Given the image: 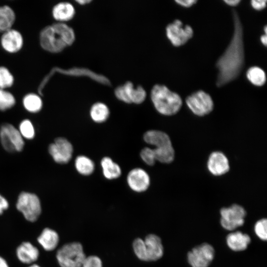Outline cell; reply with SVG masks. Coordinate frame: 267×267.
<instances>
[{"label": "cell", "mask_w": 267, "mask_h": 267, "mask_svg": "<svg viewBox=\"0 0 267 267\" xmlns=\"http://www.w3.org/2000/svg\"><path fill=\"white\" fill-rule=\"evenodd\" d=\"M147 261L160 259L164 254V248L160 238L154 234L146 236L144 240Z\"/></svg>", "instance_id": "e0dca14e"}, {"label": "cell", "mask_w": 267, "mask_h": 267, "mask_svg": "<svg viewBox=\"0 0 267 267\" xmlns=\"http://www.w3.org/2000/svg\"><path fill=\"white\" fill-rule=\"evenodd\" d=\"M197 0H176L175 2L181 6L189 7L197 2Z\"/></svg>", "instance_id": "74e56055"}, {"label": "cell", "mask_w": 267, "mask_h": 267, "mask_svg": "<svg viewBox=\"0 0 267 267\" xmlns=\"http://www.w3.org/2000/svg\"><path fill=\"white\" fill-rule=\"evenodd\" d=\"M234 31L231 41L216 62L218 69L216 86L222 87L235 80L241 72L245 62L243 27L239 15L232 10Z\"/></svg>", "instance_id": "6da1fadb"}, {"label": "cell", "mask_w": 267, "mask_h": 267, "mask_svg": "<svg viewBox=\"0 0 267 267\" xmlns=\"http://www.w3.org/2000/svg\"><path fill=\"white\" fill-rule=\"evenodd\" d=\"M185 103L191 111L199 117L209 114L214 108V102L211 96L202 90L188 96L185 99Z\"/></svg>", "instance_id": "8992f818"}, {"label": "cell", "mask_w": 267, "mask_h": 267, "mask_svg": "<svg viewBox=\"0 0 267 267\" xmlns=\"http://www.w3.org/2000/svg\"><path fill=\"white\" fill-rule=\"evenodd\" d=\"M150 98L156 110L166 116L177 114L182 105L179 95L163 85L156 84L152 87Z\"/></svg>", "instance_id": "3957f363"}, {"label": "cell", "mask_w": 267, "mask_h": 267, "mask_svg": "<svg viewBox=\"0 0 267 267\" xmlns=\"http://www.w3.org/2000/svg\"><path fill=\"white\" fill-rule=\"evenodd\" d=\"M23 103L27 110L33 113L39 111L43 105L40 96L35 93H29L25 95L23 100Z\"/></svg>", "instance_id": "f1b7e54d"}, {"label": "cell", "mask_w": 267, "mask_h": 267, "mask_svg": "<svg viewBox=\"0 0 267 267\" xmlns=\"http://www.w3.org/2000/svg\"><path fill=\"white\" fill-rule=\"evenodd\" d=\"M215 256L213 247L207 243L193 248L187 254V261L191 267H208Z\"/></svg>", "instance_id": "7c38bea8"}, {"label": "cell", "mask_w": 267, "mask_h": 267, "mask_svg": "<svg viewBox=\"0 0 267 267\" xmlns=\"http://www.w3.org/2000/svg\"><path fill=\"white\" fill-rule=\"evenodd\" d=\"M89 113L91 119L94 122L102 123L108 119L110 111L105 103L97 102L91 106Z\"/></svg>", "instance_id": "d4e9b609"}, {"label": "cell", "mask_w": 267, "mask_h": 267, "mask_svg": "<svg viewBox=\"0 0 267 267\" xmlns=\"http://www.w3.org/2000/svg\"><path fill=\"white\" fill-rule=\"evenodd\" d=\"M81 267H102L100 259L96 256L86 257Z\"/></svg>", "instance_id": "d590c367"}, {"label": "cell", "mask_w": 267, "mask_h": 267, "mask_svg": "<svg viewBox=\"0 0 267 267\" xmlns=\"http://www.w3.org/2000/svg\"><path fill=\"white\" fill-rule=\"evenodd\" d=\"M143 138L147 143L155 146V148L172 145L168 134L160 131H148L144 134Z\"/></svg>", "instance_id": "ffe728a7"}, {"label": "cell", "mask_w": 267, "mask_h": 267, "mask_svg": "<svg viewBox=\"0 0 267 267\" xmlns=\"http://www.w3.org/2000/svg\"><path fill=\"white\" fill-rule=\"evenodd\" d=\"M0 137L3 148L9 152L20 151L24 147L22 136L11 124H4L1 127Z\"/></svg>", "instance_id": "8fae6325"}, {"label": "cell", "mask_w": 267, "mask_h": 267, "mask_svg": "<svg viewBox=\"0 0 267 267\" xmlns=\"http://www.w3.org/2000/svg\"><path fill=\"white\" fill-rule=\"evenodd\" d=\"M8 203L7 201L1 195H0V214L3 213V211L7 209Z\"/></svg>", "instance_id": "f35d334b"}, {"label": "cell", "mask_w": 267, "mask_h": 267, "mask_svg": "<svg viewBox=\"0 0 267 267\" xmlns=\"http://www.w3.org/2000/svg\"><path fill=\"white\" fill-rule=\"evenodd\" d=\"M226 241L231 250L237 252L246 249L251 242V238L247 234L237 231L229 233Z\"/></svg>", "instance_id": "ac0fdd59"}, {"label": "cell", "mask_w": 267, "mask_h": 267, "mask_svg": "<svg viewBox=\"0 0 267 267\" xmlns=\"http://www.w3.org/2000/svg\"><path fill=\"white\" fill-rule=\"evenodd\" d=\"M86 257L83 246L78 242L64 245L56 254V258L61 267H81Z\"/></svg>", "instance_id": "277c9868"}, {"label": "cell", "mask_w": 267, "mask_h": 267, "mask_svg": "<svg viewBox=\"0 0 267 267\" xmlns=\"http://www.w3.org/2000/svg\"><path fill=\"white\" fill-rule=\"evenodd\" d=\"M75 167L81 174L87 176L92 173L94 165L92 160L85 156H79L75 160Z\"/></svg>", "instance_id": "83f0119b"}, {"label": "cell", "mask_w": 267, "mask_h": 267, "mask_svg": "<svg viewBox=\"0 0 267 267\" xmlns=\"http://www.w3.org/2000/svg\"><path fill=\"white\" fill-rule=\"evenodd\" d=\"M260 40L261 43L263 44V45H264L265 46H267V34H264L261 36L260 38Z\"/></svg>", "instance_id": "60d3db41"}, {"label": "cell", "mask_w": 267, "mask_h": 267, "mask_svg": "<svg viewBox=\"0 0 267 267\" xmlns=\"http://www.w3.org/2000/svg\"><path fill=\"white\" fill-rule=\"evenodd\" d=\"M241 1V0H224V2H225L227 4L235 6L237 5Z\"/></svg>", "instance_id": "ab89813d"}, {"label": "cell", "mask_w": 267, "mask_h": 267, "mask_svg": "<svg viewBox=\"0 0 267 267\" xmlns=\"http://www.w3.org/2000/svg\"><path fill=\"white\" fill-rule=\"evenodd\" d=\"M13 82L14 78L10 71L4 67H0V89L9 88Z\"/></svg>", "instance_id": "4dcf8cb0"}, {"label": "cell", "mask_w": 267, "mask_h": 267, "mask_svg": "<svg viewBox=\"0 0 267 267\" xmlns=\"http://www.w3.org/2000/svg\"><path fill=\"white\" fill-rule=\"evenodd\" d=\"M264 30L265 34H267V27L266 25L265 26Z\"/></svg>", "instance_id": "ee69618b"}, {"label": "cell", "mask_w": 267, "mask_h": 267, "mask_svg": "<svg viewBox=\"0 0 267 267\" xmlns=\"http://www.w3.org/2000/svg\"><path fill=\"white\" fill-rule=\"evenodd\" d=\"M266 0H252L251 4L257 10H261L266 7Z\"/></svg>", "instance_id": "8d00e7d4"}, {"label": "cell", "mask_w": 267, "mask_h": 267, "mask_svg": "<svg viewBox=\"0 0 267 267\" xmlns=\"http://www.w3.org/2000/svg\"><path fill=\"white\" fill-rule=\"evenodd\" d=\"M0 267H9L6 261L0 256Z\"/></svg>", "instance_id": "b9f144b4"}, {"label": "cell", "mask_w": 267, "mask_h": 267, "mask_svg": "<svg viewBox=\"0 0 267 267\" xmlns=\"http://www.w3.org/2000/svg\"><path fill=\"white\" fill-rule=\"evenodd\" d=\"M15 103L14 96L4 89H0V110L4 111L11 108Z\"/></svg>", "instance_id": "f546056e"}, {"label": "cell", "mask_w": 267, "mask_h": 267, "mask_svg": "<svg viewBox=\"0 0 267 267\" xmlns=\"http://www.w3.org/2000/svg\"><path fill=\"white\" fill-rule=\"evenodd\" d=\"M127 182L133 190L141 192L148 188L150 178L144 170L140 168H136L131 170L128 174Z\"/></svg>", "instance_id": "9a60e30c"}, {"label": "cell", "mask_w": 267, "mask_h": 267, "mask_svg": "<svg viewBox=\"0 0 267 267\" xmlns=\"http://www.w3.org/2000/svg\"><path fill=\"white\" fill-rule=\"evenodd\" d=\"M103 174L104 177L109 179L116 178L121 174L120 166L112 159L107 157H104L101 161Z\"/></svg>", "instance_id": "cb8c5ba5"}, {"label": "cell", "mask_w": 267, "mask_h": 267, "mask_svg": "<svg viewBox=\"0 0 267 267\" xmlns=\"http://www.w3.org/2000/svg\"><path fill=\"white\" fill-rule=\"evenodd\" d=\"M19 132L21 135L27 139H32L35 135L34 127L28 120L23 121L19 126Z\"/></svg>", "instance_id": "d6a6232c"}, {"label": "cell", "mask_w": 267, "mask_h": 267, "mask_svg": "<svg viewBox=\"0 0 267 267\" xmlns=\"http://www.w3.org/2000/svg\"><path fill=\"white\" fill-rule=\"evenodd\" d=\"M221 224L223 228L233 230L244 223L246 212L241 206L234 204L220 210Z\"/></svg>", "instance_id": "ba28073f"}, {"label": "cell", "mask_w": 267, "mask_h": 267, "mask_svg": "<svg viewBox=\"0 0 267 267\" xmlns=\"http://www.w3.org/2000/svg\"><path fill=\"white\" fill-rule=\"evenodd\" d=\"M0 42L3 48L10 53L18 51L23 44L21 34L18 31L12 29L3 33Z\"/></svg>", "instance_id": "2e32d148"}, {"label": "cell", "mask_w": 267, "mask_h": 267, "mask_svg": "<svg viewBox=\"0 0 267 267\" xmlns=\"http://www.w3.org/2000/svg\"><path fill=\"white\" fill-rule=\"evenodd\" d=\"M166 33L174 46H179L185 44L193 37V30L189 25L183 26L180 20L176 19L167 26Z\"/></svg>", "instance_id": "30bf717a"}, {"label": "cell", "mask_w": 267, "mask_h": 267, "mask_svg": "<svg viewBox=\"0 0 267 267\" xmlns=\"http://www.w3.org/2000/svg\"><path fill=\"white\" fill-rule=\"evenodd\" d=\"M114 94L117 99L127 103L140 104L147 95L144 89L140 85L135 87L130 81L116 87Z\"/></svg>", "instance_id": "9c48e42d"}, {"label": "cell", "mask_w": 267, "mask_h": 267, "mask_svg": "<svg viewBox=\"0 0 267 267\" xmlns=\"http://www.w3.org/2000/svg\"><path fill=\"white\" fill-rule=\"evenodd\" d=\"M133 246L136 257L142 261H147L144 240L139 238L135 239Z\"/></svg>", "instance_id": "1f68e13d"}, {"label": "cell", "mask_w": 267, "mask_h": 267, "mask_svg": "<svg viewBox=\"0 0 267 267\" xmlns=\"http://www.w3.org/2000/svg\"><path fill=\"white\" fill-rule=\"evenodd\" d=\"M207 168L210 173L214 176L223 175L227 173L230 169L228 158L221 151L213 152L209 156Z\"/></svg>", "instance_id": "5bb4252c"}, {"label": "cell", "mask_w": 267, "mask_h": 267, "mask_svg": "<svg viewBox=\"0 0 267 267\" xmlns=\"http://www.w3.org/2000/svg\"><path fill=\"white\" fill-rule=\"evenodd\" d=\"M246 77L253 85L258 87L263 86L267 80L265 71L258 66L250 67L246 72Z\"/></svg>", "instance_id": "484cf974"}, {"label": "cell", "mask_w": 267, "mask_h": 267, "mask_svg": "<svg viewBox=\"0 0 267 267\" xmlns=\"http://www.w3.org/2000/svg\"><path fill=\"white\" fill-rule=\"evenodd\" d=\"M56 73L69 76H87L96 82L104 85H109L110 84L109 80L105 76L96 74L87 68L74 67L68 69H64L58 67H54L51 68L50 71L43 78L38 87L39 91H43L44 87L46 86L51 77Z\"/></svg>", "instance_id": "5b68a950"}, {"label": "cell", "mask_w": 267, "mask_h": 267, "mask_svg": "<svg viewBox=\"0 0 267 267\" xmlns=\"http://www.w3.org/2000/svg\"><path fill=\"white\" fill-rule=\"evenodd\" d=\"M16 207L30 222L36 221L41 213V205L38 197L33 193L22 192L19 196Z\"/></svg>", "instance_id": "52a82bcc"}, {"label": "cell", "mask_w": 267, "mask_h": 267, "mask_svg": "<svg viewBox=\"0 0 267 267\" xmlns=\"http://www.w3.org/2000/svg\"><path fill=\"white\" fill-rule=\"evenodd\" d=\"M142 160L146 164L153 166L156 161L153 149L145 147L142 149L140 153Z\"/></svg>", "instance_id": "e575fe53"}, {"label": "cell", "mask_w": 267, "mask_h": 267, "mask_svg": "<svg viewBox=\"0 0 267 267\" xmlns=\"http://www.w3.org/2000/svg\"><path fill=\"white\" fill-rule=\"evenodd\" d=\"M156 161L165 164L172 163L175 156L173 145L153 149Z\"/></svg>", "instance_id": "4316f807"}, {"label": "cell", "mask_w": 267, "mask_h": 267, "mask_svg": "<svg viewBox=\"0 0 267 267\" xmlns=\"http://www.w3.org/2000/svg\"><path fill=\"white\" fill-rule=\"evenodd\" d=\"M38 241L44 250L51 251L56 247L59 242V236L54 230L45 228L38 237Z\"/></svg>", "instance_id": "7402d4cb"}, {"label": "cell", "mask_w": 267, "mask_h": 267, "mask_svg": "<svg viewBox=\"0 0 267 267\" xmlns=\"http://www.w3.org/2000/svg\"><path fill=\"white\" fill-rule=\"evenodd\" d=\"M29 267H40L39 266L37 265L34 264V265H32V266H30Z\"/></svg>", "instance_id": "f6af8a7d"}, {"label": "cell", "mask_w": 267, "mask_h": 267, "mask_svg": "<svg viewBox=\"0 0 267 267\" xmlns=\"http://www.w3.org/2000/svg\"><path fill=\"white\" fill-rule=\"evenodd\" d=\"M77 3L80 5H85L89 3L90 2H91V0H76V1Z\"/></svg>", "instance_id": "7bdbcfd3"}, {"label": "cell", "mask_w": 267, "mask_h": 267, "mask_svg": "<svg viewBox=\"0 0 267 267\" xmlns=\"http://www.w3.org/2000/svg\"><path fill=\"white\" fill-rule=\"evenodd\" d=\"M73 148L66 138H57L49 146V152L54 160L58 163L65 164L71 159Z\"/></svg>", "instance_id": "4fadbf2b"}, {"label": "cell", "mask_w": 267, "mask_h": 267, "mask_svg": "<svg viewBox=\"0 0 267 267\" xmlns=\"http://www.w3.org/2000/svg\"><path fill=\"white\" fill-rule=\"evenodd\" d=\"M15 20V14L7 5L0 6V32H4L11 29Z\"/></svg>", "instance_id": "603a6c76"}, {"label": "cell", "mask_w": 267, "mask_h": 267, "mask_svg": "<svg viewBox=\"0 0 267 267\" xmlns=\"http://www.w3.org/2000/svg\"><path fill=\"white\" fill-rule=\"evenodd\" d=\"M75 40L72 28L65 23L57 22L44 27L40 34V43L45 50L58 53L72 45Z\"/></svg>", "instance_id": "7a4b0ae2"}, {"label": "cell", "mask_w": 267, "mask_h": 267, "mask_svg": "<svg viewBox=\"0 0 267 267\" xmlns=\"http://www.w3.org/2000/svg\"><path fill=\"white\" fill-rule=\"evenodd\" d=\"M254 231L260 239L266 241L267 239V219H262L257 221L254 226Z\"/></svg>", "instance_id": "836d02e7"}, {"label": "cell", "mask_w": 267, "mask_h": 267, "mask_svg": "<svg viewBox=\"0 0 267 267\" xmlns=\"http://www.w3.org/2000/svg\"><path fill=\"white\" fill-rule=\"evenodd\" d=\"M18 259L25 264H30L36 261L39 255L38 249L29 242L20 245L16 250Z\"/></svg>", "instance_id": "44dd1931"}, {"label": "cell", "mask_w": 267, "mask_h": 267, "mask_svg": "<svg viewBox=\"0 0 267 267\" xmlns=\"http://www.w3.org/2000/svg\"><path fill=\"white\" fill-rule=\"evenodd\" d=\"M75 12L73 5L65 1L57 3L52 10L53 18L58 22L62 23L71 20L75 16Z\"/></svg>", "instance_id": "d6986e66"}]
</instances>
